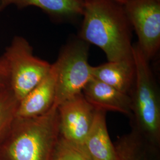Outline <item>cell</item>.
I'll return each instance as SVG.
<instances>
[{"label": "cell", "mask_w": 160, "mask_h": 160, "mask_svg": "<svg viewBox=\"0 0 160 160\" xmlns=\"http://www.w3.org/2000/svg\"><path fill=\"white\" fill-rule=\"evenodd\" d=\"M114 145L117 160H159V148L132 131L119 138Z\"/></svg>", "instance_id": "obj_13"}, {"label": "cell", "mask_w": 160, "mask_h": 160, "mask_svg": "<svg viewBox=\"0 0 160 160\" xmlns=\"http://www.w3.org/2000/svg\"><path fill=\"white\" fill-rule=\"evenodd\" d=\"M59 134L71 143L83 147L97 109L81 93L57 107Z\"/></svg>", "instance_id": "obj_7"}, {"label": "cell", "mask_w": 160, "mask_h": 160, "mask_svg": "<svg viewBox=\"0 0 160 160\" xmlns=\"http://www.w3.org/2000/svg\"><path fill=\"white\" fill-rule=\"evenodd\" d=\"M6 71V88L19 102L49 72L52 64L34 56L24 38L16 36L1 56Z\"/></svg>", "instance_id": "obj_4"}, {"label": "cell", "mask_w": 160, "mask_h": 160, "mask_svg": "<svg viewBox=\"0 0 160 160\" xmlns=\"http://www.w3.org/2000/svg\"><path fill=\"white\" fill-rule=\"evenodd\" d=\"M123 5L137 36V45L149 61L160 50V1L129 0Z\"/></svg>", "instance_id": "obj_6"}, {"label": "cell", "mask_w": 160, "mask_h": 160, "mask_svg": "<svg viewBox=\"0 0 160 160\" xmlns=\"http://www.w3.org/2000/svg\"><path fill=\"white\" fill-rule=\"evenodd\" d=\"M135 74L129 96L132 131L157 148L160 145V96L158 85L137 43L132 46Z\"/></svg>", "instance_id": "obj_3"}, {"label": "cell", "mask_w": 160, "mask_h": 160, "mask_svg": "<svg viewBox=\"0 0 160 160\" xmlns=\"http://www.w3.org/2000/svg\"><path fill=\"white\" fill-rule=\"evenodd\" d=\"M78 38L100 48L109 62L133 59V28L123 4L115 0H82Z\"/></svg>", "instance_id": "obj_1"}, {"label": "cell", "mask_w": 160, "mask_h": 160, "mask_svg": "<svg viewBox=\"0 0 160 160\" xmlns=\"http://www.w3.org/2000/svg\"><path fill=\"white\" fill-rule=\"evenodd\" d=\"M59 137L55 106L39 117H15L0 140V160H52Z\"/></svg>", "instance_id": "obj_2"}, {"label": "cell", "mask_w": 160, "mask_h": 160, "mask_svg": "<svg viewBox=\"0 0 160 160\" xmlns=\"http://www.w3.org/2000/svg\"><path fill=\"white\" fill-rule=\"evenodd\" d=\"M92 74L93 78L129 94L135 74L133 59L92 66Z\"/></svg>", "instance_id": "obj_12"}, {"label": "cell", "mask_w": 160, "mask_h": 160, "mask_svg": "<svg viewBox=\"0 0 160 160\" xmlns=\"http://www.w3.org/2000/svg\"><path fill=\"white\" fill-rule=\"evenodd\" d=\"M55 97L56 77L52 65L46 77L18 102L15 117L33 118L42 116L55 106Z\"/></svg>", "instance_id": "obj_8"}, {"label": "cell", "mask_w": 160, "mask_h": 160, "mask_svg": "<svg viewBox=\"0 0 160 160\" xmlns=\"http://www.w3.org/2000/svg\"><path fill=\"white\" fill-rule=\"evenodd\" d=\"M156 1H160V0H156Z\"/></svg>", "instance_id": "obj_18"}, {"label": "cell", "mask_w": 160, "mask_h": 160, "mask_svg": "<svg viewBox=\"0 0 160 160\" xmlns=\"http://www.w3.org/2000/svg\"><path fill=\"white\" fill-rule=\"evenodd\" d=\"M18 103L7 88L0 89V140L15 118Z\"/></svg>", "instance_id": "obj_14"}, {"label": "cell", "mask_w": 160, "mask_h": 160, "mask_svg": "<svg viewBox=\"0 0 160 160\" xmlns=\"http://www.w3.org/2000/svg\"><path fill=\"white\" fill-rule=\"evenodd\" d=\"M86 100L97 110L111 111L130 117L132 113L131 99L129 94L92 77L82 92Z\"/></svg>", "instance_id": "obj_9"}, {"label": "cell", "mask_w": 160, "mask_h": 160, "mask_svg": "<svg viewBox=\"0 0 160 160\" xmlns=\"http://www.w3.org/2000/svg\"><path fill=\"white\" fill-rule=\"evenodd\" d=\"M52 160H92L83 147L77 145L59 137Z\"/></svg>", "instance_id": "obj_15"}, {"label": "cell", "mask_w": 160, "mask_h": 160, "mask_svg": "<svg viewBox=\"0 0 160 160\" xmlns=\"http://www.w3.org/2000/svg\"><path fill=\"white\" fill-rule=\"evenodd\" d=\"M106 112L97 110L83 147L92 160H117L106 123Z\"/></svg>", "instance_id": "obj_11"}, {"label": "cell", "mask_w": 160, "mask_h": 160, "mask_svg": "<svg viewBox=\"0 0 160 160\" xmlns=\"http://www.w3.org/2000/svg\"><path fill=\"white\" fill-rule=\"evenodd\" d=\"M90 44L73 38L63 46L57 61L52 64L56 77L55 106L82 93L92 78V67L88 63Z\"/></svg>", "instance_id": "obj_5"}, {"label": "cell", "mask_w": 160, "mask_h": 160, "mask_svg": "<svg viewBox=\"0 0 160 160\" xmlns=\"http://www.w3.org/2000/svg\"><path fill=\"white\" fill-rule=\"evenodd\" d=\"M115 1H118V2H119L122 3V4H125L129 0H115Z\"/></svg>", "instance_id": "obj_17"}, {"label": "cell", "mask_w": 160, "mask_h": 160, "mask_svg": "<svg viewBox=\"0 0 160 160\" xmlns=\"http://www.w3.org/2000/svg\"><path fill=\"white\" fill-rule=\"evenodd\" d=\"M10 6L23 9L35 7L55 21H72L82 16V0H0V12Z\"/></svg>", "instance_id": "obj_10"}, {"label": "cell", "mask_w": 160, "mask_h": 160, "mask_svg": "<svg viewBox=\"0 0 160 160\" xmlns=\"http://www.w3.org/2000/svg\"><path fill=\"white\" fill-rule=\"evenodd\" d=\"M7 87V78L6 71L3 64L0 59V89L6 88Z\"/></svg>", "instance_id": "obj_16"}]
</instances>
